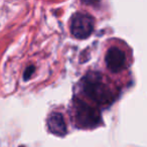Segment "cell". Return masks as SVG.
<instances>
[{"label":"cell","mask_w":147,"mask_h":147,"mask_svg":"<svg viewBox=\"0 0 147 147\" xmlns=\"http://www.w3.org/2000/svg\"><path fill=\"white\" fill-rule=\"evenodd\" d=\"M75 122L81 128H95L102 123L100 111L80 99H76L73 106Z\"/></svg>","instance_id":"obj_2"},{"label":"cell","mask_w":147,"mask_h":147,"mask_svg":"<svg viewBox=\"0 0 147 147\" xmlns=\"http://www.w3.org/2000/svg\"><path fill=\"white\" fill-rule=\"evenodd\" d=\"M106 65L112 73H120L126 67V55L121 49L112 47L108 49L105 57Z\"/></svg>","instance_id":"obj_4"},{"label":"cell","mask_w":147,"mask_h":147,"mask_svg":"<svg viewBox=\"0 0 147 147\" xmlns=\"http://www.w3.org/2000/svg\"><path fill=\"white\" fill-rule=\"evenodd\" d=\"M81 85L83 93L99 106H109L116 99L114 90L103 80L101 74L96 71L87 74L81 81Z\"/></svg>","instance_id":"obj_1"},{"label":"cell","mask_w":147,"mask_h":147,"mask_svg":"<svg viewBox=\"0 0 147 147\" xmlns=\"http://www.w3.org/2000/svg\"><path fill=\"white\" fill-rule=\"evenodd\" d=\"M34 69H35V67H33V65H29V67L24 71V74H23V80H24V81L28 80V79L31 77V75L33 74Z\"/></svg>","instance_id":"obj_6"},{"label":"cell","mask_w":147,"mask_h":147,"mask_svg":"<svg viewBox=\"0 0 147 147\" xmlns=\"http://www.w3.org/2000/svg\"><path fill=\"white\" fill-rule=\"evenodd\" d=\"M21 147H23V146H21Z\"/></svg>","instance_id":"obj_7"},{"label":"cell","mask_w":147,"mask_h":147,"mask_svg":"<svg viewBox=\"0 0 147 147\" xmlns=\"http://www.w3.org/2000/svg\"><path fill=\"white\" fill-rule=\"evenodd\" d=\"M95 20L92 15L85 12H77L71 20V32L76 38L85 39L92 34Z\"/></svg>","instance_id":"obj_3"},{"label":"cell","mask_w":147,"mask_h":147,"mask_svg":"<svg viewBox=\"0 0 147 147\" xmlns=\"http://www.w3.org/2000/svg\"><path fill=\"white\" fill-rule=\"evenodd\" d=\"M47 128L51 133L57 136H65L67 134V125L61 113L53 112L47 118Z\"/></svg>","instance_id":"obj_5"}]
</instances>
